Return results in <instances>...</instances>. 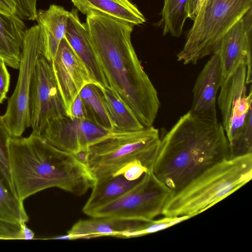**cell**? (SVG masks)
Segmentation results:
<instances>
[{"instance_id":"6da1fadb","label":"cell","mask_w":252,"mask_h":252,"mask_svg":"<svg viewBox=\"0 0 252 252\" xmlns=\"http://www.w3.org/2000/svg\"><path fill=\"white\" fill-rule=\"evenodd\" d=\"M86 16L91 44L107 87L144 127L153 126L160 102L132 46L131 34L134 26L98 12Z\"/></svg>"},{"instance_id":"7a4b0ae2","label":"cell","mask_w":252,"mask_h":252,"mask_svg":"<svg viewBox=\"0 0 252 252\" xmlns=\"http://www.w3.org/2000/svg\"><path fill=\"white\" fill-rule=\"evenodd\" d=\"M9 159L16 194L23 202L51 188L81 196L96 182L77 155L60 150L41 135L32 133L26 137H11Z\"/></svg>"},{"instance_id":"3957f363","label":"cell","mask_w":252,"mask_h":252,"mask_svg":"<svg viewBox=\"0 0 252 252\" xmlns=\"http://www.w3.org/2000/svg\"><path fill=\"white\" fill-rule=\"evenodd\" d=\"M229 158L222 125L201 120L189 111L160 138L152 172L174 192L212 165Z\"/></svg>"},{"instance_id":"277c9868","label":"cell","mask_w":252,"mask_h":252,"mask_svg":"<svg viewBox=\"0 0 252 252\" xmlns=\"http://www.w3.org/2000/svg\"><path fill=\"white\" fill-rule=\"evenodd\" d=\"M160 138L153 126L133 131H110L91 145L85 160L96 180L123 175L136 180L152 171Z\"/></svg>"},{"instance_id":"5b68a950","label":"cell","mask_w":252,"mask_h":252,"mask_svg":"<svg viewBox=\"0 0 252 252\" xmlns=\"http://www.w3.org/2000/svg\"><path fill=\"white\" fill-rule=\"evenodd\" d=\"M252 178V154L224 159L173 192L162 215L193 217L238 190Z\"/></svg>"},{"instance_id":"8992f818","label":"cell","mask_w":252,"mask_h":252,"mask_svg":"<svg viewBox=\"0 0 252 252\" xmlns=\"http://www.w3.org/2000/svg\"><path fill=\"white\" fill-rule=\"evenodd\" d=\"M251 8L252 0H205L177 60L185 64H196L214 54L223 34Z\"/></svg>"},{"instance_id":"52a82bcc","label":"cell","mask_w":252,"mask_h":252,"mask_svg":"<svg viewBox=\"0 0 252 252\" xmlns=\"http://www.w3.org/2000/svg\"><path fill=\"white\" fill-rule=\"evenodd\" d=\"M173 192L152 171L148 172L127 192L92 211L88 216L149 221L162 215L163 209Z\"/></svg>"},{"instance_id":"ba28073f","label":"cell","mask_w":252,"mask_h":252,"mask_svg":"<svg viewBox=\"0 0 252 252\" xmlns=\"http://www.w3.org/2000/svg\"><path fill=\"white\" fill-rule=\"evenodd\" d=\"M43 54L42 32L39 26L34 25L26 31L17 82L3 115L11 136H21L26 129L31 126L30 98L32 78L37 60Z\"/></svg>"},{"instance_id":"9c48e42d","label":"cell","mask_w":252,"mask_h":252,"mask_svg":"<svg viewBox=\"0 0 252 252\" xmlns=\"http://www.w3.org/2000/svg\"><path fill=\"white\" fill-rule=\"evenodd\" d=\"M32 133L41 135L48 123L67 116L54 74L51 63L43 56L37 60L30 98Z\"/></svg>"},{"instance_id":"30bf717a","label":"cell","mask_w":252,"mask_h":252,"mask_svg":"<svg viewBox=\"0 0 252 252\" xmlns=\"http://www.w3.org/2000/svg\"><path fill=\"white\" fill-rule=\"evenodd\" d=\"M110 132L87 120L64 116L50 121L41 135L57 148L78 155Z\"/></svg>"},{"instance_id":"8fae6325","label":"cell","mask_w":252,"mask_h":252,"mask_svg":"<svg viewBox=\"0 0 252 252\" xmlns=\"http://www.w3.org/2000/svg\"><path fill=\"white\" fill-rule=\"evenodd\" d=\"M252 8L238 20L222 36L218 51L225 79L245 61L246 84L252 83Z\"/></svg>"},{"instance_id":"7c38bea8","label":"cell","mask_w":252,"mask_h":252,"mask_svg":"<svg viewBox=\"0 0 252 252\" xmlns=\"http://www.w3.org/2000/svg\"><path fill=\"white\" fill-rule=\"evenodd\" d=\"M56 82L68 116L71 106L83 87L93 83L88 71L64 37L51 62Z\"/></svg>"},{"instance_id":"4fadbf2b","label":"cell","mask_w":252,"mask_h":252,"mask_svg":"<svg viewBox=\"0 0 252 252\" xmlns=\"http://www.w3.org/2000/svg\"><path fill=\"white\" fill-rule=\"evenodd\" d=\"M224 79L218 51L212 55L199 74L193 88V100L189 112L210 123L218 122L217 94Z\"/></svg>"},{"instance_id":"5bb4252c","label":"cell","mask_w":252,"mask_h":252,"mask_svg":"<svg viewBox=\"0 0 252 252\" xmlns=\"http://www.w3.org/2000/svg\"><path fill=\"white\" fill-rule=\"evenodd\" d=\"M78 9L73 8L67 19L64 38L86 67L92 82L101 88L107 83L97 62L86 24L81 22Z\"/></svg>"},{"instance_id":"9a60e30c","label":"cell","mask_w":252,"mask_h":252,"mask_svg":"<svg viewBox=\"0 0 252 252\" xmlns=\"http://www.w3.org/2000/svg\"><path fill=\"white\" fill-rule=\"evenodd\" d=\"M28 220L24 202L13 194L0 175V239L23 240V226Z\"/></svg>"},{"instance_id":"2e32d148","label":"cell","mask_w":252,"mask_h":252,"mask_svg":"<svg viewBox=\"0 0 252 252\" xmlns=\"http://www.w3.org/2000/svg\"><path fill=\"white\" fill-rule=\"evenodd\" d=\"M27 29L17 14L0 12V60L19 69Z\"/></svg>"},{"instance_id":"e0dca14e","label":"cell","mask_w":252,"mask_h":252,"mask_svg":"<svg viewBox=\"0 0 252 252\" xmlns=\"http://www.w3.org/2000/svg\"><path fill=\"white\" fill-rule=\"evenodd\" d=\"M70 12L63 6L51 4L37 11L36 20L44 43L43 56L50 63L54 59L61 40L64 37Z\"/></svg>"},{"instance_id":"ac0fdd59","label":"cell","mask_w":252,"mask_h":252,"mask_svg":"<svg viewBox=\"0 0 252 252\" xmlns=\"http://www.w3.org/2000/svg\"><path fill=\"white\" fill-rule=\"evenodd\" d=\"M92 218L78 221L67 233L72 235L74 240L104 236L123 238L144 222L110 217Z\"/></svg>"},{"instance_id":"d6986e66","label":"cell","mask_w":252,"mask_h":252,"mask_svg":"<svg viewBox=\"0 0 252 252\" xmlns=\"http://www.w3.org/2000/svg\"><path fill=\"white\" fill-rule=\"evenodd\" d=\"M82 14L98 12L134 27L143 24L146 19L129 0H71Z\"/></svg>"},{"instance_id":"ffe728a7","label":"cell","mask_w":252,"mask_h":252,"mask_svg":"<svg viewBox=\"0 0 252 252\" xmlns=\"http://www.w3.org/2000/svg\"><path fill=\"white\" fill-rule=\"evenodd\" d=\"M141 177L130 180L123 175H118L96 180L83 208V213L88 215L92 211L118 198L134 187Z\"/></svg>"},{"instance_id":"44dd1931","label":"cell","mask_w":252,"mask_h":252,"mask_svg":"<svg viewBox=\"0 0 252 252\" xmlns=\"http://www.w3.org/2000/svg\"><path fill=\"white\" fill-rule=\"evenodd\" d=\"M247 66L245 61L223 81L217 102L222 117V126L225 130L228 125L233 106L237 100L247 93Z\"/></svg>"},{"instance_id":"7402d4cb","label":"cell","mask_w":252,"mask_h":252,"mask_svg":"<svg viewBox=\"0 0 252 252\" xmlns=\"http://www.w3.org/2000/svg\"><path fill=\"white\" fill-rule=\"evenodd\" d=\"M85 120L112 131L113 125L105 105L101 88L94 83L85 85L79 93Z\"/></svg>"},{"instance_id":"603a6c76","label":"cell","mask_w":252,"mask_h":252,"mask_svg":"<svg viewBox=\"0 0 252 252\" xmlns=\"http://www.w3.org/2000/svg\"><path fill=\"white\" fill-rule=\"evenodd\" d=\"M101 90L113 125V131H133L144 128L133 112L112 90L108 87Z\"/></svg>"},{"instance_id":"cb8c5ba5","label":"cell","mask_w":252,"mask_h":252,"mask_svg":"<svg viewBox=\"0 0 252 252\" xmlns=\"http://www.w3.org/2000/svg\"><path fill=\"white\" fill-rule=\"evenodd\" d=\"M189 0H164L160 20L163 35L170 33L179 37L182 35L185 21L189 18Z\"/></svg>"},{"instance_id":"d4e9b609","label":"cell","mask_w":252,"mask_h":252,"mask_svg":"<svg viewBox=\"0 0 252 252\" xmlns=\"http://www.w3.org/2000/svg\"><path fill=\"white\" fill-rule=\"evenodd\" d=\"M252 91L250 85L249 93H247L238 98L234 104L228 126L224 130L229 148L239 135L247 115L252 108Z\"/></svg>"},{"instance_id":"484cf974","label":"cell","mask_w":252,"mask_h":252,"mask_svg":"<svg viewBox=\"0 0 252 252\" xmlns=\"http://www.w3.org/2000/svg\"><path fill=\"white\" fill-rule=\"evenodd\" d=\"M11 137L3 116H0V175L9 189L17 196L11 177L9 165V141Z\"/></svg>"},{"instance_id":"4316f807","label":"cell","mask_w":252,"mask_h":252,"mask_svg":"<svg viewBox=\"0 0 252 252\" xmlns=\"http://www.w3.org/2000/svg\"><path fill=\"white\" fill-rule=\"evenodd\" d=\"M191 217L184 216L178 217H164L158 220L144 221L134 230L124 235V238L143 236L169 228Z\"/></svg>"},{"instance_id":"83f0119b","label":"cell","mask_w":252,"mask_h":252,"mask_svg":"<svg viewBox=\"0 0 252 252\" xmlns=\"http://www.w3.org/2000/svg\"><path fill=\"white\" fill-rule=\"evenodd\" d=\"M252 110H250L243 128L233 144L229 146L230 158L252 154Z\"/></svg>"},{"instance_id":"f1b7e54d","label":"cell","mask_w":252,"mask_h":252,"mask_svg":"<svg viewBox=\"0 0 252 252\" xmlns=\"http://www.w3.org/2000/svg\"><path fill=\"white\" fill-rule=\"evenodd\" d=\"M17 7V15L22 20H35L37 0H13Z\"/></svg>"},{"instance_id":"f546056e","label":"cell","mask_w":252,"mask_h":252,"mask_svg":"<svg viewBox=\"0 0 252 252\" xmlns=\"http://www.w3.org/2000/svg\"><path fill=\"white\" fill-rule=\"evenodd\" d=\"M10 78L6 64L0 60V104L6 98L9 88Z\"/></svg>"},{"instance_id":"4dcf8cb0","label":"cell","mask_w":252,"mask_h":252,"mask_svg":"<svg viewBox=\"0 0 252 252\" xmlns=\"http://www.w3.org/2000/svg\"><path fill=\"white\" fill-rule=\"evenodd\" d=\"M68 117L85 120L82 102L79 94L77 95L71 106Z\"/></svg>"},{"instance_id":"1f68e13d","label":"cell","mask_w":252,"mask_h":252,"mask_svg":"<svg viewBox=\"0 0 252 252\" xmlns=\"http://www.w3.org/2000/svg\"><path fill=\"white\" fill-rule=\"evenodd\" d=\"M0 12L8 15L17 14V7L13 0H0Z\"/></svg>"},{"instance_id":"d6a6232c","label":"cell","mask_w":252,"mask_h":252,"mask_svg":"<svg viewBox=\"0 0 252 252\" xmlns=\"http://www.w3.org/2000/svg\"><path fill=\"white\" fill-rule=\"evenodd\" d=\"M201 0H189L188 6L189 18L194 20L200 8Z\"/></svg>"},{"instance_id":"836d02e7","label":"cell","mask_w":252,"mask_h":252,"mask_svg":"<svg viewBox=\"0 0 252 252\" xmlns=\"http://www.w3.org/2000/svg\"><path fill=\"white\" fill-rule=\"evenodd\" d=\"M205 0H201V4H200V6L201 5V4L203 3V2Z\"/></svg>"}]
</instances>
